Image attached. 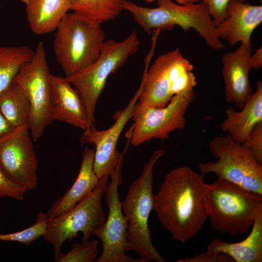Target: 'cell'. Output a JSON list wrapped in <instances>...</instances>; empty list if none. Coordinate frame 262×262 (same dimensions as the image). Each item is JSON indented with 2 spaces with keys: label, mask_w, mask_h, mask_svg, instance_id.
<instances>
[{
  "label": "cell",
  "mask_w": 262,
  "mask_h": 262,
  "mask_svg": "<svg viewBox=\"0 0 262 262\" xmlns=\"http://www.w3.org/2000/svg\"><path fill=\"white\" fill-rule=\"evenodd\" d=\"M241 144L258 163L262 164V122L254 128Z\"/></svg>",
  "instance_id": "27"
},
{
  "label": "cell",
  "mask_w": 262,
  "mask_h": 262,
  "mask_svg": "<svg viewBox=\"0 0 262 262\" xmlns=\"http://www.w3.org/2000/svg\"><path fill=\"white\" fill-rule=\"evenodd\" d=\"M49 217L47 213H38L35 222L30 227L16 232L3 234V241L17 242L29 245L44 234Z\"/></svg>",
  "instance_id": "25"
},
{
  "label": "cell",
  "mask_w": 262,
  "mask_h": 262,
  "mask_svg": "<svg viewBox=\"0 0 262 262\" xmlns=\"http://www.w3.org/2000/svg\"><path fill=\"white\" fill-rule=\"evenodd\" d=\"M177 262H234L229 255L219 252L207 251L206 252L183 259H179Z\"/></svg>",
  "instance_id": "29"
},
{
  "label": "cell",
  "mask_w": 262,
  "mask_h": 262,
  "mask_svg": "<svg viewBox=\"0 0 262 262\" xmlns=\"http://www.w3.org/2000/svg\"><path fill=\"white\" fill-rule=\"evenodd\" d=\"M34 53L26 46H0V93L12 84L21 66L31 60Z\"/></svg>",
  "instance_id": "24"
},
{
  "label": "cell",
  "mask_w": 262,
  "mask_h": 262,
  "mask_svg": "<svg viewBox=\"0 0 262 262\" xmlns=\"http://www.w3.org/2000/svg\"><path fill=\"white\" fill-rule=\"evenodd\" d=\"M0 110L13 128L24 125L28 126L30 102L19 86L12 83L0 93Z\"/></svg>",
  "instance_id": "22"
},
{
  "label": "cell",
  "mask_w": 262,
  "mask_h": 262,
  "mask_svg": "<svg viewBox=\"0 0 262 262\" xmlns=\"http://www.w3.org/2000/svg\"><path fill=\"white\" fill-rule=\"evenodd\" d=\"M98 241L75 243L70 250L56 259L57 262H93L98 254Z\"/></svg>",
  "instance_id": "26"
},
{
  "label": "cell",
  "mask_w": 262,
  "mask_h": 262,
  "mask_svg": "<svg viewBox=\"0 0 262 262\" xmlns=\"http://www.w3.org/2000/svg\"><path fill=\"white\" fill-rule=\"evenodd\" d=\"M126 0H69L70 10L102 23L115 19Z\"/></svg>",
  "instance_id": "23"
},
{
  "label": "cell",
  "mask_w": 262,
  "mask_h": 262,
  "mask_svg": "<svg viewBox=\"0 0 262 262\" xmlns=\"http://www.w3.org/2000/svg\"><path fill=\"white\" fill-rule=\"evenodd\" d=\"M229 0H201L207 6L209 14L216 26L224 19Z\"/></svg>",
  "instance_id": "30"
},
{
  "label": "cell",
  "mask_w": 262,
  "mask_h": 262,
  "mask_svg": "<svg viewBox=\"0 0 262 262\" xmlns=\"http://www.w3.org/2000/svg\"><path fill=\"white\" fill-rule=\"evenodd\" d=\"M164 153V149L153 152L141 175L131 183L124 200L121 201L130 247L145 262H166L153 246L148 225L149 216L154 207L153 168Z\"/></svg>",
  "instance_id": "4"
},
{
  "label": "cell",
  "mask_w": 262,
  "mask_h": 262,
  "mask_svg": "<svg viewBox=\"0 0 262 262\" xmlns=\"http://www.w3.org/2000/svg\"><path fill=\"white\" fill-rule=\"evenodd\" d=\"M141 84L127 106L114 115L115 122L106 130L98 131L95 126L87 127L82 132L80 142L94 145V171L100 179L110 176L120 162L123 161L126 149L120 153L117 149L119 136L125 125L132 118L134 106L142 90Z\"/></svg>",
  "instance_id": "13"
},
{
  "label": "cell",
  "mask_w": 262,
  "mask_h": 262,
  "mask_svg": "<svg viewBox=\"0 0 262 262\" xmlns=\"http://www.w3.org/2000/svg\"><path fill=\"white\" fill-rule=\"evenodd\" d=\"M177 48L159 56L144 73L139 102L154 108L165 107L174 96L170 67Z\"/></svg>",
  "instance_id": "15"
},
{
  "label": "cell",
  "mask_w": 262,
  "mask_h": 262,
  "mask_svg": "<svg viewBox=\"0 0 262 262\" xmlns=\"http://www.w3.org/2000/svg\"><path fill=\"white\" fill-rule=\"evenodd\" d=\"M13 128L6 120L0 110V137L10 132Z\"/></svg>",
  "instance_id": "32"
},
{
  "label": "cell",
  "mask_w": 262,
  "mask_h": 262,
  "mask_svg": "<svg viewBox=\"0 0 262 262\" xmlns=\"http://www.w3.org/2000/svg\"><path fill=\"white\" fill-rule=\"evenodd\" d=\"M139 45L136 31L121 41L105 40L99 57L92 65L66 77L78 93L85 107L87 127L95 125L94 116L97 102L108 77L137 52Z\"/></svg>",
  "instance_id": "6"
},
{
  "label": "cell",
  "mask_w": 262,
  "mask_h": 262,
  "mask_svg": "<svg viewBox=\"0 0 262 262\" xmlns=\"http://www.w3.org/2000/svg\"><path fill=\"white\" fill-rule=\"evenodd\" d=\"M26 189L10 180L0 168V197H8L22 200Z\"/></svg>",
  "instance_id": "28"
},
{
  "label": "cell",
  "mask_w": 262,
  "mask_h": 262,
  "mask_svg": "<svg viewBox=\"0 0 262 262\" xmlns=\"http://www.w3.org/2000/svg\"><path fill=\"white\" fill-rule=\"evenodd\" d=\"M25 5L27 21L35 34L55 31L70 10L69 0H20Z\"/></svg>",
  "instance_id": "20"
},
{
  "label": "cell",
  "mask_w": 262,
  "mask_h": 262,
  "mask_svg": "<svg viewBox=\"0 0 262 262\" xmlns=\"http://www.w3.org/2000/svg\"><path fill=\"white\" fill-rule=\"evenodd\" d=\"M109 176L99 179L93 191L67 212L49 218L42 236L54 247V258L61 254V248L66 241H70L82 233L83 242L88 241L94 230L106 220L101 200L108 183Z\"/></svg>",
  "instance_id": "7"
},
{
  "label": "cell",
  "mask_w": 262,
  "mask_h": 262,
  "mask_svg": "<svg viewBox=\"0 0 262 262\" xmlns=\"http://www.w3.org/2000/svg\"><path fill=\"white\" fill-rule=\"evenodd\" d=\"M55 31L54 54L66 77L92 65L105 41L101 23L73 12L63 17Z\"/></svg>",
  "instance_id": "5"
},
{
  "label": "cell",
  "mask_w": 262,
  "mask_h": 262,
  "mask_svg": "<svg viewBox=\"0 0 262 262\" xmlns=\"http://www.w3.org/2000/svg\"><path fill=\"white\" fill-rule=\"evenodd\" d=\"M262 22V6L238 0H229L223 20L216 26V33L230 46L250 42L254 30Z\"/></svg>",
  "instance_id": "16"
},
{
  "label": "cell",
  "mask_w": 262,
  "mask_h": 262,
  "mask_svg": "<svg viewBox=\"0 0 262 262\" xmlns=\"http://www.w3.org/2000/svg\"><path fill=\"white\" fill-rule=\"evenodd\" d=\"M53 119L84 130L87 127L86 110L82 99L65 77H50Z\"/></svg>",
  "instance_id": "17"
},
{
  "label": "cell",
  "mask_w": 262,
  "mask_h": 262,
  "mask_svg": "<svg viewBox=\"0 0 262 262\" xmlns=\"http://www.w3.org/2000/svg\"><path fill=\"white\" fill-rule=\"evenodd\" d=\"M195 97L194 90L174 96L163 108L145 106L136 102L132 114L133 123L125 136L134 147L152 139L164 140L170 134L182 130L186 124L185 114Z\"/></svg>",
  "instance_id": "10"
},
{
  "label": "cell",
  "mask_w": 262,
  "mask_h": 262,
  "mask_svg": "<svg viewBox=\"0 0 262 262\" xmlns=\"http://www.w3.org/2000/svg\"><path fill=\"white\" fill-rule=\"evenodd\" d=\"M158 7L147 8L131 1L124 2L123 9L130 12L134 21L148 34L152 30L160 32L180 27L184 32L195 30L207 45L220 51L225 47L216 33V26L203 2L186 5L172 0H158Z\"/></svg>",
  "instance_id": "3"
},
{
  "label": "cell",
  "mask_w": 262,
  "mask_h": 262,
  "mask_svg": "<svg viewBox=\"0 0 262 262\" xmlns=\"http://www.w3.org/2000/svg\"><path fill=\"white\" fill-rule=\"evenodd\" d=\"M28 125L0 137V168L16 184L27 190L37 185L38 160Z\"/></svg>",
  "instance_id": "12"
},
{
  "label": "cell",
  "mask_w": 262,
  "mask_h": 262,
  "mask_svg": "<svg viewBox=\"0 0 262 262\" xmlns=\"http://www.w3.org/2000/svg\"><path fill=\"white\" fill-rule=\"evenodd\" d=\"M95 147H85L78 176L72 186L59 198L47 212L49 218L57 217L70 210L89 195L99 179L93 168Z\"/></svg>",
  "instance_id": "18"
},
{
  "label": "cell",
  "mask_w": 262,
  "mask_h": 262,
  "mask_svg": "<svg viewBox=\"0 0 262 262\" xmlns=\"http://www.w3.org/2000/svg\"><path fill=\"white\" fill-rule=\"evenodd\" d=\"M145 1L148 3H151L158 0H144ZM174 0L175 2L182 5H186L192 3H195L201 1V0Z\"/></svg>",
  "instance_id": "33"
},
{
  "label": "cell",
  "mask_w": 262,
  "mask_h": 262,
  "mask_svg": "<svg viewBox=\"0 0 262 262\" xmlns=\"http://www.w3.org/2000/svg\"><path fill=\"white\" fill-rule=\"evenodd\" d=\"M226 118L221 124L222 131L233 140L242 144L250 132L262 122V82H256V90L247 99L241 111L230 106L226 110Z\"/></svg>",
  "instance_id": "19"
},
{
  "label": "cell",
  "mask_w": 262,
  "mask_h": 262,
  "mask_svg": "<svg viewBox=\"0 0 262 262\" xmlns=\"http://www.w3.org/2000/svg\"><path fill=\"white\" fill-rule=\"evenodd\" d=\"M204 198L212 228L221 233L245 234L262 214V195L222 178L205 183Z\"/></svg>",
  "instance_id": "2"
},
{
  "label": "cell",
  "mask_w": 262,
  "mask_h": 262,
  "mask_svg": "<svg viewBox=\"0 0 262 262\" xmlns=\"http://www.w3.org/2000/svg\"><path fill=\"white\" fill-rule=\"evenodd\" d=\"M251 52V42L241 43L234 51L224 53L221 59L225 99L241 109L252 94L249 79Z\"/></svg>",
  "instance_id": "14"
},
{
  "label": "cell",
  "mask_w": 262,
  "mask_h": 262,
  "mask_svg": "<svg viewBox=\"0 0 262 262\" xmlns=\"http://www.w3.org/2000/svg\"><path fill=\"white\" fill-rule=\"evenodd\" d=\"M239 1H241V2H246V1H247L248 0H238Z\"/></svg>",
  "instance_id": "34"
},
{
  "label": "cell",
  "mask_w": 262,
  "mask_h": 262,
  "mask_svg": "<svg viewBox=\"0 0 262 262\" xmlns=\"http://www.w3.org/2000/svg\"><path fill=\"white\" fill-rule=\"evenodd\" d=\"M249 64L251 68L258 70L262 66V47L257 49L249 58Z\"/></svg>",
  "instance_id": "31"
},
{
  "label": "cell",
  "mask_w": 262,
  "mask_h": 262,
  "mask_svg": "<svg viewBox=\"0 0 262 262\" xmlns=\"http://www.w3.org/2000/svg\"><path fill=\"white\" fill-rule=\"evenodd\" d=\"M249 235L234 243L215 239L209 244L207 251L226 254L236 262H262V214L255 219Z\"/></svg>",
  "instance_id": "21"
},
{
  "label": "cell",
  "mask_w": 262,
  "mask_h": 262,
  "mask_svg": "<svg viewBox=\"0 0 262 262\" xmlns=\"http://www.w3.org/2000/svg\"><path fill=\"white\" fill-rule=\"evenodd\" d=\"M49 72L43 43L38 42L31 60L23 64L12 83L21 87L30 105L28 128L31 137L37 141L53 121Z\"/></svg>",
  "instance_id": "8"
},
{
  "label": "cell",
  "mask_w": 262,
  "mask_h": 262,
  "mask_svg": "<svg viewBox=\"0 0 262 262\" xmlns=\"http://www.w3.org/2000/svg\"><path fill=\"white\" fill-rule=\"evenodd\" d=\"M188 166L165 175L154 207L163 227L172 238L185 243L195 237L208 218L204 198V176Z\"/></svg>",
  "instance_id": "1"
},
{
  "label": "cell",
  "mask_w": 262,
  "mask_h": 262,
  "mask_svg": "<svg viewBox=\"0 0 262 262\" xmlns=\"http://www.w3.org/2000/svg\"><path fill=\"white\" fill-rule=\"evenodd\" d=\"M209 147L217 160L198 164L200 173H213L217 178L262 195V164L241 144L227 135L212 139Z\"/></svg>",
  "instance_id": "9"
},
{
  "label": "cell",
  "mask_w": 262,
  "mask_h": 262,
  "mask_svg": "<svg viewBox=\"0 0 262 262\" xmlns=\"http://www.w3.org/2000/svg\"><path fill=\"white\" fill-rule=\"evenodd\" d=\"M123 163V161L120 162L110 175L111 181L105 193V202L109 209L108 218L93 233L101 240L102 245L101 254L95 262H145L140 258H133L125 254L131 250L127 239V222L118 192V185L122 182Z\"/></svg>",
  "instance_id": "11"
}]
</instances>
